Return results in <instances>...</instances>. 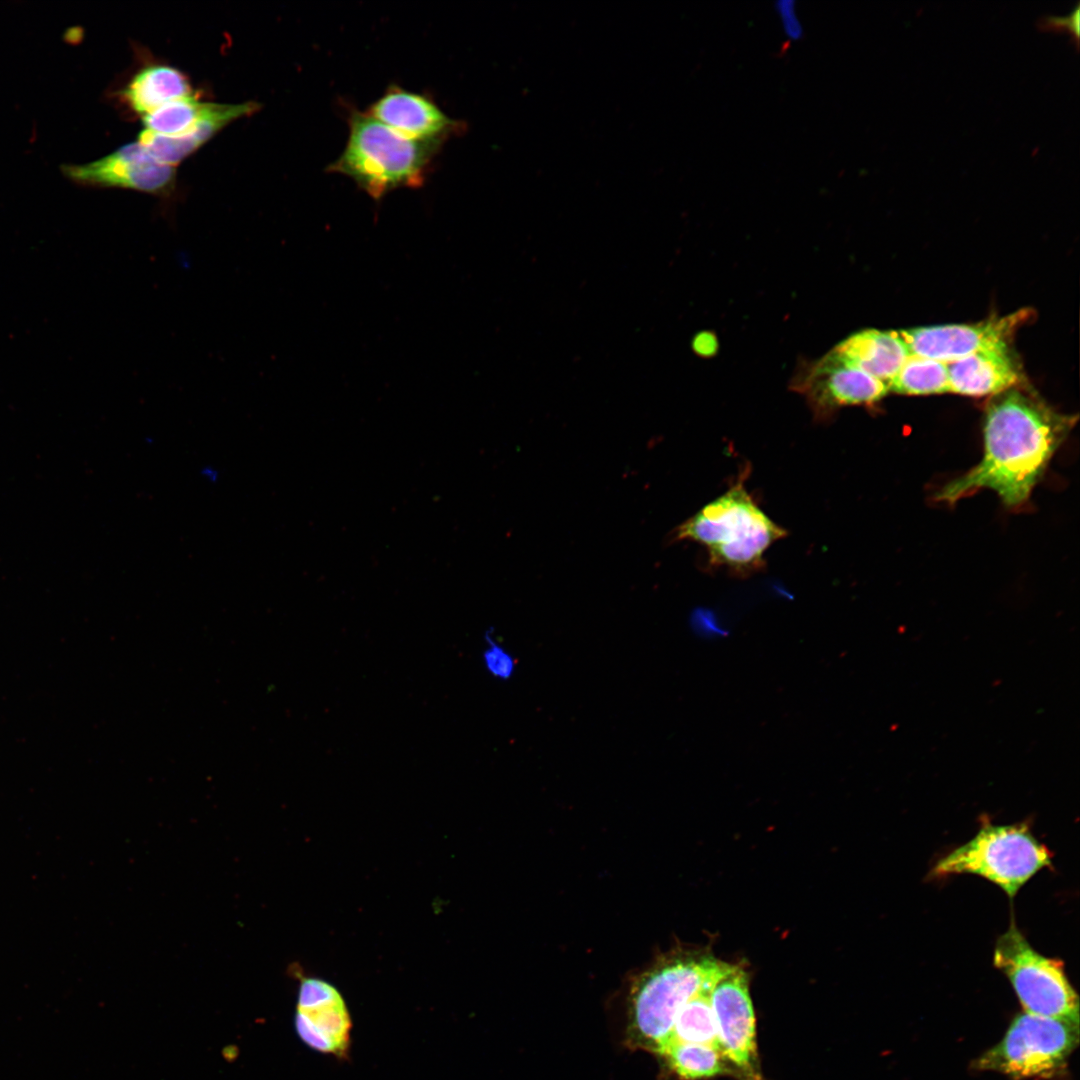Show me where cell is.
<instances>
[{
  "mask_svg": "<svg viewBox=\"0 0 1080 1080\" xmlns=\"http://www.w3.org/2000/svg\"><path fill=\"white\" fill-rule=\"evenodd\" d=\"M728 965L703 949H679L664 955L632 988L627 1032L631 1044L660 1055L682 1006L710 990Z\"/></svg>",
  "mask_w": 1080,
  "mask_h": 1080,
  "instance_id": "3",
  "label": "cell"
},
{
  "mask_svg": "<svg viewBox=\"0 0 1080 1080\" xmlns=\"http://www.w3.org/2000/svg\"><path fill=\"white\" fill-rule=\"evenodd\" d=\"M670 1070L682 1080L709 1079L734 1074L722 1052L709 1045L672 1043L660 1054Z\"/></svg>",
  "mask_w": 1080,
  "mask_h": 1080,
  "instance_id": "17",
  "label": "cell"
},
{
  "mask_svg": "<svg viewBox=\"0 0 1080 1080\" xmlns=\"http://www.w3.org/2000/svg\"><path fill=\"white\" fill-rule=\"evenodd\" d=\"M295 1024L310 1048L338 1058L348 1056L352 1021L342 995L330 983L314 977L301 980Z\"/></svg>",
  "mask_w": 1080,
  "mask_h": 1080,
  "instance_id": "12",
  "label": "cell"
},
{
  "mask_svg": "<svg viewBox=\"0 0 1080 1080\" xmlns=\"http://www.w3.org/2000/svg\"><path fill=\"white\" fill-rule=\"evenodd\" d=\"M1079 11L1080 5L1076 4L1075 9L1066 16H1053L1045 15L1041 16L1037 20V26L1041 30H1061L1065 29L1071 33L1073 40L1076 43V47L1079 46Z\"/></svg>",
  "mask_w": 1080,
  "mask_h": 1080,
  "instance_id": "23",
  "label": "cell"
},
{
  "mask_svg": "<svg viewBox=\"0 0 1080 1080\" xmlns=\"http://www.w3.org/2000/svg\"><path fill=\"white\" fill-rule=\"evenodd\" d=\"M1075 421L1015 387L995 395L985 410L981 461L946 484L937 500L951 504L989 488L1009 507L1023 504Z\"/></svg>",
  "mask_w": 1080,
  "mask_h": 1080,
  "instance_id": "1",
  "label": "cell"
},
{
  "mask_svg": "<svg viewBox=\"0 0 1080 1080\" xmlns=\"http://www.w3.org/2000/svg\"><path fill=\"white\" fill-rule=\"evenodd\" d=\"M889 392L929 395L950 392L947 363L909 355L888 384Z\"/></svg>",
  "mask_w": 1080,
  "mask_h": 1080,
  "instance_id": "18",
  "label": "cell"
},
{
  "mask_svg": "<svg viewBox=\"0 0 1080 1080\" xmlns=\"http://www.w3.org/2000/svg\"><path fill=\"white\" fill-rule=\"evenodd\" d=\"M715 346L716 342L713 341V337L710 334L697 336L695 340V349L697 352H702L704 354L711 353L714 351Z\"/></svg>",
  "mask_w": 1080,
  "mask_h": 1080,
  "instance_id": "24",
  "label": "cell"
},
{
  "mask_svg": "<svg viewBox=\"0 0 1080 1080\" xmlns=\"http://www.w3.org/2000/svg\"><path fill=\"white\" fill-rule=\"evenodd\" d=\"M199 473H200L201 477L204 480H206L208 483L215 484V483L218 482V480L220 478L219 470L217 468L211 466V465L203 466L200 469Z\"/></svg>",
  "mask_w": 1080,
  "mask_h": 1080,
  "instance_id": "25",
  "label": "cell"
},
{
  "mask_svg": "<svg viewBox=\"0 0 1080 1080\" xmlns=\"http://www.w3.org/2000/svg\"><path fill=\"white\" fill-rule=\"evenodd\" d=\"M720 1050L740 1080H763L756 1019L743 966L729 964L709 991Z\"/></svg>",
  "mask_w": 1080,
  "mask_h": 1080,
  "instance_id": "8",
  "label": "cell"
},
{
  "mask_svg": "<svg viewBox=\"0 0 1080 1080\" xmlns=\"http://www.w3.org/2000/svg\"><path fill=\"white\" fill-rule=\"evenodd\" d=\"M348 139L327 171L349 177L375 201L399 188L422 186L442 142L410 139L367 112L352 109Z\"/></svg>",
  "mask_w": 1080,
  "mask_h": 1080,
  "instance_id": "2",
  "label": "cell"
},
{
  "mask_svg": "<svg viewBox=\"0 0 1080 1080\" xmlns=\"http://www.w3.org/2000/svg\"><path fill=\"white\" fill-rule=\"evenodd\" d=\"M367 113L404 137L444 143L467 128L449 117L431 96L392 85Z\"/></svg>",
  "mask_w": 1080,
  "mask_h": 1080,
  "instance_id": "13",
  "label": "cell"
},
{
  "mask_svg": "<svg viewBox=\"0 0 1080 1080\" xmlns=\"http://www.w3.org/2000/svg\"><path fill=\"white\" fill-rule=\"evenodd\" d=\"M193 95L189 78L179 69L162 63L146 64L119 91L128 109L142 117L168 102Z\"/></svg>",
  "mask_w": 1080,
  "mask_h": 1080,
  "instance_id": "16",
  "label": "cell"
},
{
  "mask_svg": "<svg viewBox=\"0 0 1080 1080\" xmlns=\"http://www.w3.org/2000/svg\"><path fill=\"white\" fill-rule=\"evenodd\" d=\"M1079 1023L1022 1012L1002 1039L972 1063L1013 1080L1049 1079L1064 1071L1079 1044Z\"/></svg>",
  "mask_w": 1080,
  "mask_h": 1080,
  "instance_id": "6",
  "label": "cell"
},
{
  "mask_svg": "<svg viewBox=\"0 0 1080 1080\" xmlns=\"http://www.w3.org/2000/svg\"><path fill=\"white\" fill-rule=\"evenodd\" d=\"M1032 311L1021 309L974 324H947L897 331L911 355L951 363L971 354L1009 346V341Z\"/></svg>",
  "mask_w": 1080,
  "mask_h": 1080,
  "instance_id": "9",
  "label": "cell"
},
{
  "mask_svg": "<svg viewBox=\"0 0 1080 1080\" xmlns=\"http://www.w3.org/2000/svg\"><path fill=\"white\" fill-rule=\"evenodd\" d=\"M175 168L155 159L139 142H133L101 159L81 165H66L64 173L81 184L125 188L163 196L174 188Z\"/></svg>",
  "mask_w": 1080,
  "mask_h": 1080,
  "instance_id": "11",
  "label": "cell"
},
{
  "mask_svg": "<svg viewBox=\"0 0 1080 1080\" xmlns=\"http://www.w3.org/2000/svg\"><path fill=\"white\" fill-rule=\"evenodd\" d=\"M818 419L847 405H871L889 392L888 384L847 362L833 350L808 365L793 381Z\"/></svg>",
  "mask_w": 1080,
  "mask_h": 1080,
  "instance_id": "10",
  "label": "cell"
},
{
  "mask_svg": "<svg viewBox=\"0 0 1080 1080\" xmlns=\"http://www.w3.org/2000/svg\"><path fill=\"white\" fill-rule=\"evenodd\" d=\"M205 102L193 95L168 102L142 117L144 129L163 135H180L191 130Z\"/></svg>",
  "mask_w": 1080,
  "mask_h": 1080,
  "instance_id": "20",
  "label": "cell"
},
{
  "mask_svg": "<svg viewBox=\"0 0 1080 1080\" xmlns=\"http://www.w3.org/2000/svg\"><path fill=\"white\" fill-rule=\"evenodd\" d=\"M709 991L698 993L682 1006L676 1015L668 1045L695 1043L720 1050Z\"/></svg>",
  "mask_w": 1080,
  "mask_h": 1080,
  "instance_id": "19",
  "label": "cell"
},
{
  "mask_svg": "<svg viewBox=\"0 0 1080 1080\" xmlns=\"http://www.w3.org/2000/svg\"><path fill=\"white\" fill-rule=\"evenodd\" d=\"M784 535L741 480L678 526L672 541L704 545L710 565L746 575L760 569L767 549Z\"/></svg>",
  "mask_w": 1080,
  "mask_h": 1080,
  "instance_id": "4",
  "label": "cell"
},
{
  "mask_svg": "<svg viewBox=\"0 0 1080 1080\" xmlns=\"http://www.w3.org/2000/svg\"><path fill=\"white\" fill-rule=\"evenodd\" d=\"M488 647L483 654L484 665L487 671L498 678H508L513 671V660L497 643L487 637Z\"/></svg>",
  "mask_w": 1080,
  "mask_h": 1080,
  "instance_id": "21",
  "label": "cell"
},
{
  "mask_svg": "<svg viewBox=\"0 0 1080 1080\" xmlns=\"http://www.w3.org/2000/svg\"><path fill=\"white\" fill-rule=\"evenodd\" d=\"M847 362L889 384L910 352L897 331H859L832 349Z\"/></svg>",
  "mask_w": 1080,
  "mask_h": 1080,
  "instance_id": "15",
  "label": "cell"
},
{
  "mask_svg": "<svg viewBox=\"0 0 1080 1080\" xmlns=\"http://www.w3.org/2000/svg\"><path fill=\"white\" fill-rule=\"evenodd\" d=\"M1052 854L1025 823H983L977 835L941 858L935 876L970 873L999 886L1010 898L1039 870L1051 864Z\"/></svg>",
  "mask_w": 1080,
  "mask_h": 1080,
  "instance_id": "5",
  "label": "cell"
},
{
  "mask_svg": "<svg viewBox=\"0 0 1080 1080\" xmlns=\"http://www.w3.org/2000/svg\"><path fill=\"white\" fill-rule=\"evenodd\" d=\"M947 365L950 392L966 396L997 395L1021 379L1009 346L980 351Z\"/></svg>",
  "mask_w": 1080,
  "mask_h": 1080,
  "instance_id": "14",
  "label": "cell"
},
{
  "mask_svg": "<svg viewBox=\"0 0 1080 1080\" xmlns=\"http://www.w3.org/2000/svg\"><path fill=\"white\" fill-rule=\"evenodd\" d=\"M774 8L786 37L790 40H799L804 33V29L797 12L796 2L794 0H778L775 2Z\"/></svg>",
  "mask_w": 1080,
  "mask_h": 1080,
  "instance_id": "22",
  "label": "cell"
},
{
  "mask_svg": "<svg viewBox=\"0 0 1080 1080\" xmlns=\"http://www.w3.org/2000/svg\"><path fill=\"white\" fill-rule=\"evenodd\" d=\"M994 966L1010 981L1024 1012L1079 1021V998L1063 961L1037 952L1012 918L996 941Z\"/></svg>",
  "mask_w": 1080,
  "mask_h": 1080,
  "instance_id": "7",
  "label": "cell"
}]
</instances>
